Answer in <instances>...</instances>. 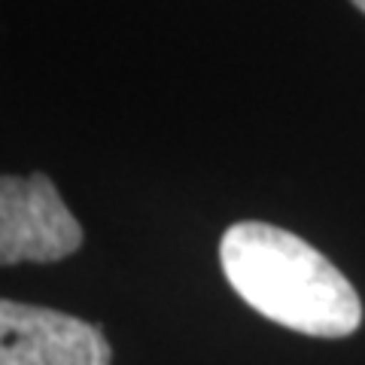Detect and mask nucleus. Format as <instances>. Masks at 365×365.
<instances>
[{"instance_id":"1","label":"nucleus","mask_w":365,"mask_h":365,"mask_svg":"<svg viewBox=\"0 0 365 365\" xmlns=\"http://www.w3.org/2000/svg\"><path fill=\"white\" fill-rule=\"evenodd\" d=\"M220 262L232 289L277 326L314 338H347L362 323V302L350 280L292 232L237 222L222 235Z\"/></svg>"},{"instance_id":"2","label":"nucleus","mask_w":365,"mask_h":365,"mask_svg":"<svg viewBox=\"0 0 365 365\" xmlns=\"http://www.w3.org/2000/svg\"><path fill=\"white\" fill-rule=\"evenodd\" d=\"M79 247L83 225L49 177H0V265L58 262Z\"/></svg>"},{"instance_id":"3","label":"nucleus","mask_w":365,"mask_h":365,"mask_svg":"<svg viewBox=\"0 0 365 365\" xmlns=\"http://www.w3.org/2000/svg\"><path fill=\"white\" fill-rule=\"evenodd\" d=\"M113 347L86 319L0 299V365H110Z\"/></svg>"},{"instance_id":"4","label":"nucleus","mask_w":365,"mask_h":365,"mask_svg":"<svg viewBox=\"0 0 365 365\" xmlns=\"http://www.w3.org/2000/svg\"><path fill=\"white\" fill-rule=\"evenodd\" d=\"M350 4L356 6V9H362V13H365V0H350Z\"/></svg>"}]
</instances>
